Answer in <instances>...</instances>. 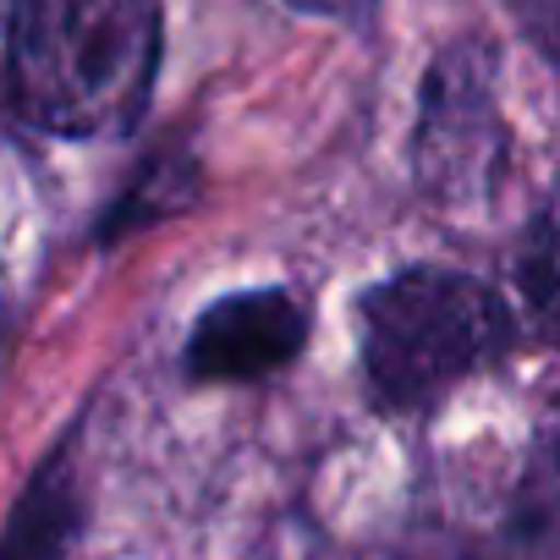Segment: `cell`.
Masks as SVG:
<instances>
[{"mask_svg": "<svg viewBox=\"0 0 560 560\" xmlns=\"http://www.w3.org/2000/svg\"><path fill=\"white\" fill-rule=\"evenodd\" d=\"M160 34V0H12L0 83L50 138H116L154 94Z\"/></svg>", "mask_w": 560, "mask_h": 560, "instance_id": "1", "label": "cell"}, {"mask_svg": "<svg viewBox=\"0 0 560 560\" xmlns=\"http://www.w3.org/2000/svg\"><path fill=\"white\" fill-rule=\"evenodd\" d=\"M363 369L385 407H423L494 363L511 341L505 303L456 269H401L363 298Z\"/></svg>", "mask_w": 560, "mask_h": 560, "instance_id": "2", "label": "cell"}, {"mask_svg": "<svg viewBox=\"0 0 560 560\" xmlns=\"http://www.w3.org/2000/svg\"><path fill=\"white\" fill-rule=\"evenodd\" d=\"M494 56L478 39L451 45L423 78V127H418V165L423 182L440 192H472L478 176L505 149L494 116Z\"/></svg>", "mask_w": 560, "mask_h": 560, "instance_id": "3", "label": "cell"}, {"mask_svg": "<svg viewBox=\"0 0 560 560\" xmlns=\"http://www.w3.org/2000/svg\"><path fill=\"white\" fill-rule=\"evenodd\" d=\"M308 341V308L292 292H231L198 314L187 336V374L203 385H242L287 369Z\"/></svg>", "mask_w": 560, "mask_h": 560, "instance_id": "4", "label": "cell"}, {"mask_svg": "<svg viewBox=\"0 0 560 560\" xmlns=\"http://www.w3.org/2000/svg\"><path fill=\"white\" fill-rule=\"evenodd\" d=\"M72 533H78V494L67 478V451H56L28 478L7 527H0V560H67Z\"/></svg>", "mask_w": 560, "mask_h": 560, "instance_id": "5", "label": "cell"}, {"mask_svg": "<svg viewBox=\"0 0 560 560\" xmlns=\"http://www.w3.org/2000/svg\"><path fill=\"white\" fill-rule=\"evenodd\" d=\"M522 298L533 325L560 347V187L538 209L527 242H522Z\"/></svg>", "mask_w": 560, "mask_h": 560, "instance_id": "6", "label": "cell"}, {"mask_svg": "<svg viewBox=\"0 0 560 560\" xmlns=\"http://www.w3.org/2000/svg\"><path fill=\"white\" fill-rule=\"evenodd\" d=\"M298 12H314V18H347V23H369L374 18V0H287Z\"/></svg>", "mask_w": 560, "mask_h": 560, "instance_id": "7", "label": "cell"}, {"mask_svg": "<svg viewBox=\"0 0 560 560\" xmlns=\"http://www.w3.org/2000/svg\"><path fill=\"white\" fill-rule=\"evenodd\" d=\"M555 451H560V407H555Z\"/></svg>", "mask_w": 560, "mask_h": 560, "instance_id": "8", "label": "cell"}]
</instances>
